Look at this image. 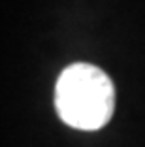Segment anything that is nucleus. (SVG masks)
Wrapping results in <instances>:
<instances>
[{"label":"nucleus","instance_id":"nucleus-1","mask_svg":"<svg viewBox=\"0 0 145 147\" xmlns=\"http://www.w3.org/2000/svg\"><path fill=\"white\" fill-rule=\"evenodd\" d=\"M55 108L72 128L98 130L115 109V89L107 74L98 66L76 62L64 68L57 79Z\"/></svg>","mask_w":145,"mask_h":147}]
</instances>
